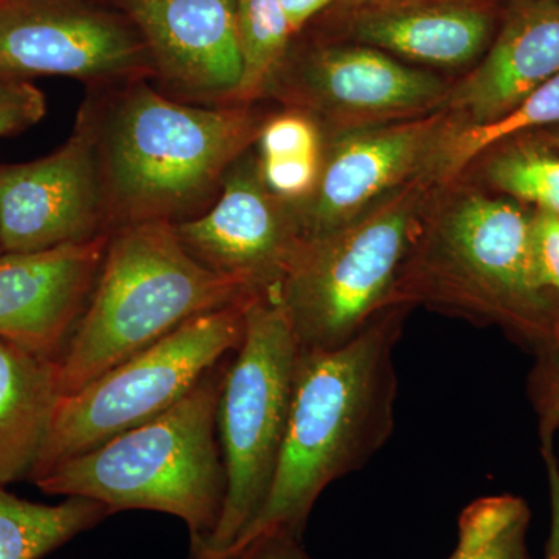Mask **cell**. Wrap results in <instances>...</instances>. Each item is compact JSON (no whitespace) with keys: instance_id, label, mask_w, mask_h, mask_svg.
<instances>
[{"instance_id":"32","label":"cell","mask_w":559,"mask_h":559,"mask_svg":"<svg viewBox=\"0 0 559 559\" xmlns=\"http://www.w3.org/2000/svg\"><path fill=\"white\" fill-rule=\"evenodd\" d=\"M551 345L559 349V311L554 323V336H551Z\"/></svg>"},{"instance_id":"26","label":"cell","mask_w":559,"mask_h":559,"mask_svg":"<svg viewBox=\"0 0 559 559\" xmlns=\"http://www.w3.org/2000/svg\"><path fill=\"white\" fill-rule=\"evenodd\" d=\"M46 112V97L31 80H0V138L27 130Z\"/></svg>"},{"instance_id":"12","label":"cell","mask_w":559,"mask_h":559,"mask_svg":"<svg viewBox=\"0 0 559 559\" xmlns=\"http://www.w3.org/2000/svg\"><path fill=\"white\" fill-rule=\"evenodd\" d=\"M459 123L443 108L417 119L337 132L323 153L318 186L297 205L305 237L336 229L429 171L441 143Z\"/></svg>"},{"instance_id":"23","label":"cell","mask_w":559,"mask_h":559,"mask_svg":"<svg viewBox=\"0 0 559 559\" xmlns=\"http://www.w3.org/2000/svg\"><path fill=\"white\" fill-rule=\"evenodd\" d=\"M485 176L500 193L559 216V156L554 151L520 140L489 156Z\"/></svg>"},{"instance_id":"8","label":"cell","mask_w":559,"mask_h":559,"mask_svg":"<svg viewBox=\"0 0 559 559\" xmlns=\"http://www.w3.org/2000/svg\"><path fill=\"white\" fill-rule=\"evenodd\" d=\"M248 300L187 320L156 344L62 396L32 481L175 406L240 347Z\"/></svg>"},{"instance_id":"22","label":"cell","mask_w":559,"mask_h":559,"mask_svg":"<svg viewBox=\"0 0 559 559\" xmlns=\"http://www.w3.org/2000/svg\"><path fill=\"white\" fill-rule=\"evenodd\" d=\"M527 503L514 496L474 500L460 514L459 540L450 559H530Z\"/></svg>"},{"instance_id":"19","label":"cell","mask_w":559,"mask_h":559,"mask_svg":"<svg viewBox=\"0 0 559 559\" xmlns=\"http://www.w3.org/2000/svg\"><path fill=\"white\" fill-rule=\"evenodd\" d=\"M109 514L97 500L66 498L47 506L0 488V559L44 558Z\"/></svg>"},{"instance_id":"1","label":"cell","mask_w":559,"mask_h":559,"mask_svg":"<svg viewBox=\"0 0 559 559\" xmlns=\"http://www.w3.org/2000/svg\"><path fill=\"white\" fill-rule=\"evenodd\" d=\"M409 311L404 307L381 311L340 348H300L270 496L235 544L264 532L300 538L326 487L362 468L388 443L399 399L393 356Z\"/></svg>"},{"instance_id":"30","label":"cell","mask_w":559,"mask_h":559,"mask_svg":"<svg viewBox=\"0 0 559 559\" xmlns=\"http://www.w3.org/2000/svg\"><path fill=\"white\" fill-rule=\"evenodd\" d=\"M336 2H344V0H282V7L290 32L296 35L312 17L318 16L320 11L329 9Z\"/></svg>"},{"instance_id":"10","label":"cell","mask_w":559,"mask_h":559,"mask_svg":"<svg viewBox=\"0 0 559 559\" xmlns=\"http://www.w3.org/2000/svg\"><path fill=\"white\" fill-rule=\"evenodd\" d=\"M110 234L91 102L72 135L49 156L0 165V245L3 252H40Z\"/></svg>"},{"instance_id":"17","label":"cell","mask_w":559,"mask_h":559,"mask_svg":"<svg viewBox=\"0 0 559 559\" xmlns=\"http://www.w3.org/2000/svg\"><path fill=\"white\" fill-rule=\"evenodd\" d=\"M353 11L349 36L356 43L432 68L469 64L492 33L487 0H401Z\"/></svg>"},{"instance_id":"9","label":"cell","mask_w":559,"mask_h":559,"mask_svg":"<svg viewBox=\"0 0 559 559\" xmlns=\"http://www.w3.org/2000/svg\"><path fill=\"white\" fill-rule=\"evenodd\" d=\"M150 75L148 51L124 16L83 0L0 2V80L124 84Z\"/></svg>"},{"instance_id":"18","label":"cell","mask_w":559,"mask_h":559,"mask_svg":"<svg viewBox=\"0 0 559 559\" xmlns=\"http://www.w3.org/2000/svg\"><path fill=\"white\" fill-rule=\"evenodd\" d=\"M61 399L57 359L0 337V488L32 480Z\"/></svg>"},{"instance_id":"15","label":"cell","mask_w":559,"mask_h":559,"mask_svg":"<svg viewBox=\"0 0 559 559\" xmlns=\"http://www.w3.org/2000/svg\"><path fill=\"white\" fill-rule=\"evenodd\" d=\"M110 234L40 252L0 255V337L58 359L86 310Z\"/></svg>"},{"instance_id":"36","label":"cell","mask_w":559,"mask_h":559,"mask_svg":"<svg viewBox=\"0 0 559 559\" xmlns=\"http://www.w3.org/2000/svg\"><path fill=\"white\" fill-rule=\"evenodd\" d=\"M0 2H3V0H0Z\"/></svg>"},{"instance_id":"6","label":"cell","mask_w":559,"mask_h":559,"mask_svg":"<svg viewBox=\"0 0 559 559\" xmlns=\"http://www.w3.org/2000/svg\"><path fill=\"white\" fill-rule=\"evenodd\" d=\"M437 187L421 173L348 223L304 238L278 288L300 348H340L388 310Z\"/></svg>"},{"instance_id":"28","label":"cell","mask_w":559,"mask_h":559,"mask_svg":"<svg viewBox=\"0 0 559 559\" xmlns=\"http://www.w3.org/2000/svg\"><path fill=\"white\" fill-rule=\"evenodd\" d=\"M532 255L536 277L559 300V216L538 210L532 215Z\"/></svg>"},{"instance_id":"2","label":"cell","mask_w":559,"mask_h":559,"mask_svg":"<svg viewBox=\"0 0 559 559\" xmlns=\"http://www.w3.org/2000/svg\"><path fill=\"white\" fill-rule=\"evenodd\" d=\"M418 305L551 347L559 300L536 277L532 215L459 180L437 187L388 308Z\"/></svg>"},{"instance_id":"24","label":"cell","mask_w":559,"mask_h":559,"mask_svg":"<svg viewBox=\"0 0 559 559\" xmlns=\"http://www.w3.org/2000/svg\"><path fill=\"white\" fill-rule=\"evenodd\" d=\"M260 159H307L322 157L323 143L318 124L299 110L263 121L259 134Z\"/></svg>"},{"instance_id":"25","label":"cell","mask_w":559,"mask_h":559,"mask_svg":"<svg viewBox=\"0 0 559 559\" xmlns=\"http://www.w3.org/2000/svg\"><path fill=\"white\" fill-rule=\"evenodd\" d=\"M187 559H311L300 538L286 532H264L224 550L190 544Z\"/></svg>"},{"instance_id":"4","label":"cell","mask_w":559,"mask_h":559,"mask_svg":"<svg viewBox=\"0 0 559 559\" xmlns=\"http://www.w3.org/2000/svg\"><path fill=\"white\" fill-rule=\"evenodd\" d=\"M226 367H213L159 417L58 463L35 480L36 487L47 495L97 500L110 513L171 514L186 522L190 540H207L218 528L227 495L218 439Z\"/></svg>"},{"instance_id":"7","label":"cell","mask_w":559,"mask_h":559,"mask_svg":"<svg viewBox=\"0 0 559 559\" xmlns=\"http://www.w3.org/2000/svg\"><path fill=\"white\" fill-rule=\"evenodd\" d=\"M299 352L278 289L250 297L245 337L227 362L218 403L226 503L215 533L190 544L227 549L263 509L288 426Z\"/></svg>"},{"instance_id":"29","label":"cell","mask_w":559,"mask_h":559,"mask_svg":"<svg viewBox=\"0 0 559 559\" xmlns=\"http://www.w3.org/2000/svg\"><path fill=\"white\" fill-rule=\"evenodd\" d=\"M540 454L546 463L550 495V530L544 559H559V462L554 451V437H540Z\"/></svg>"},{"instance_id":"27","label":"cell","mask_w":559,"mask_h":559,"mask_svg":"<svg viewBox=\"0 0 559 559\" xmlns=\"http://www.w3.org/2000/svg\"><path fill=\"white\" fill-rule=\"evenodd\" d=\"M530 393L539 415V437H555L559 430V349L554 345L539 349Z\"/></svg>"},{"instance_id":"13","label":"cell","mask_w":559,"mask_h":559,"mask_svg":"<svg viewBox=\"0 0 559 559\" xmlns=\"http://www.w3.org/2000/svg\"><path fill=\"white\" fill-rule=\"evenodd\" d=\"M282 87L286 100L325 117L337 132L417 119L443 109L451 91L440 76L362 44L310 51Z\"/></svg>"},{"instance_id":"21","label":"cell","mask_w":559,"mask_h":559,"mask_svg":"<svg viewBox=\"0 0 559 559\" xmlns=\"http://www.w3.org/2000/svg\"><path fill=\"white\" fill-rule=\"evenodd\" d=\"M237 25L242 79L234 105L246 106L271 86L285 61L293 32L282 0H238Z\"/></svg>"},{"instance_id":"14","label":"cell","mask_w":559,"mask_h":559,"mask_svg":"<svg viewBox=\"0 0 559 559\" xmlns=\"http://www.w3.org/2000/svg\"><path fill=\"white\" fill-rule=\"evenodd\" d=\"M154 75L200 102L235 100L242 79L238 0H117Z\"/></svg>"},{"instance_id":"31","label":"cell","mask_w":559,"mask_h":559,"mask_svg":"<svg viewBox=\"0 0 559 559\" xmlns=\"http://www.w3.org/2000/svg\"><path fill=\"white\" fill-rule=\"evenodd\" d=\"M344 2H348L352 7L358 5H377V3H390V2H401V0H344Z\"/></svg>"},{"instance_id":"16","label":"cell","mask_w":559,"mask_h":559,"mask_svg":"<svg viewBox=\"0 0 559 559\" xmlns=\"http://www.w3.org/2000/svg\"><path fill=\"white\" fill-rule=\"evenodd\" d=\"M558 73L559 3L522 0L484 61L451 86L443 108L462 124L489 123Z\"/></svg>"},{"instance_id":"33","label":"cell","mask_w":559,"mask_h":559,"mask_svg":"<svg viewBox=\"0 0 559 559\" xmlns=\"http://www.w3.org/2000/svg\"><path fill=\"white\" fill-rule=\"evenodd\" d=\"M551 143H554L555 148L559 150V132L551 138Z\"/></svg>"},{"instance_id":"5","label":"cell","mask_w":559,"mask_h":559,"mask_svg":"<svg viewBox=\"0 0 559 559\" xmlns=\"http://www.w3.org/2000/svg\"><path fill=\"white\" fill-rule=\"evenodd\" d=\"M255 296L183 248L171 221L110 231L100 274L58 356L62 396L76 392L204 312Z\"/></svg>"},{"instance_id":"20","label":"cell","mask_w":559,"mask_h":559,"mask_svg":"<svg viewBox=\"0 0 559 559\" xmlns=\"http://www.w3.org/2000/svg\"><path fill=\"white\" fill-rule=\"evenodd\" d=\"M559 123V73L506 116L485 124L459 123L441 143L429 175L439 186L459 180L473 162L514 135Z\"/></svg>"},{"instance_id":"11","label":"cell","mask_w":559,"mask_h":559,"mask_svg":"<svg viewBox=\"0 0 559 559\" xmlns=\"http://www.w3.org/2000/svg\"><path fill=\"white\" fill-rule=\"evenodd\" d=\"M175 227L194 259L252 294L280 288L305 238L297 204L267 189L260 157L248 151L227 170L212 207Z\"/></svg>"},{"instance_id":"3","label":"cell","mask_w":559,"mask_h":559,"mask_svg":"<svg viewBox=\"0 0 559 559\" xmlns=\"http://www.w3.org/2000/svg\"><path fill=\"white\" fill-rule=\"evenodd\" d=\"M95 117L114 230L142 221L176 223L200 209L263 124L246 106L176 102L145 79L124 83Z\"/></svg>"},{"instance_id":"35","label":"cell","mask_w":559,"mask_h":559,"mask_svg":"<svg viewBox=\"0 0 559 559\" xmlns=\"http://www.w3.org/2000/svg\"><path fill=\"white\" fill-rule=\"evenodd\" d=\"M551 2H557V3H559V0H551Z\"/></svg>"},{"instance_id":"34","label":"cell","mask_w":559,"mask_h":559,"mask_svg":"<svg viewBox=\"0 0 559 559\" xmlns=\"http://www.w3.org/2000/svg\"><path fill=\"white\" fill-rule=\"evenodd\" d=\"M3 253V249H2V245H0V255H2Z\"/></svg>"}]
</instances>
